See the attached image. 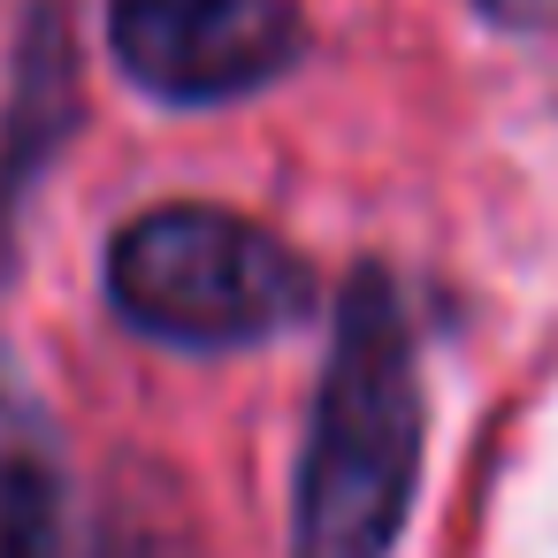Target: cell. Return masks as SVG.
I'll use <instances>...</instances> for the list:
<instances>
[{
    "label": "cell",
    "instance_id": "obj_6",
    "mask_svg": "<svg viewBox=\"0 0 558 558\" xmlns=\"http://www.w3.org/2000/svg\"><path fill=\"white\" fill-rule=\"evenodd\" d=\"M474 9L497 32H550L558 24V0H474Z\"/></svg>",
    "mask_w": 558,
    "mask_h": 558
},
{
    "label": "cell",
    "instance_id": "obj_2",
    "mask_svg": "<svg viewBox=\"0 0 558 558\" xmlns=\"http://www.w3.org/2000/svg\"><path fill=\"white\" fill-rule=\"evenodd\" d=\"M108 314L169 352H253L322 306L314 260L268 222L215 199H161L100 253Z\"/></svg>",
    "mask_w": 558,
    "mask_h": 558
},
{
    "label": "cell",
    "instance_id": "obj_3",
    "mask_svg": "<svg viewBox=\"0 0 558 558\" xmlns=\"http://www.w3.org/2000/svg\"><path fill=\"white\" fill-rule=\"evenodd\" d=\"M108 54L161 108H230L306 54L299 0H108Z\"/></svg>",
    "mask_w": 558,
    "mask_h": 558
},
{
    "label": "cell",
    "instance_id": "obj_4",
    "mask_svg": "<svg viewBox=\"0 0 558 558\" xmlns=\"http://www.w3.org/2000/svg\"><path fill=\"white\" fill-rule=\"evenodd\" d=\"M0 558H108V535L77 512L62 428L9 344H0Z\"/></svg>",
    "mask_w": 558,
    "mask_h": 558
},
{
    "label": "cell",
    "instance_id": "obj_1",
    "mask_svg": "<svg viewBox=\"0 0 558 558\" xmlns=\"http://www.w3.org/2000/svg\"><path fill=\"white\" fill-rule=\"evenodd\" d=\"M428 444L413 306L383 260H360L329 314V360L291 474V558H390Z\"/></svg>",
    "mask_w": 558,
    "mask_h": 558
},
{
    "label": "cell",
    "instance_id": "obj_5",
    "mask_svg": "<svg viewBox=\"0 0 558 558\" xmlns=\"http://www.w3.org/2000/svg\"><path fill=\"white\" fill-rule=\"evenodd\" d=\"M85 123V77H77V32L70 0H39L9 54V100H0V238L24 215L47 161Z\"/></svg>",
    "mask_w": 558,
    "mask_h": 558
}]
</instances>
